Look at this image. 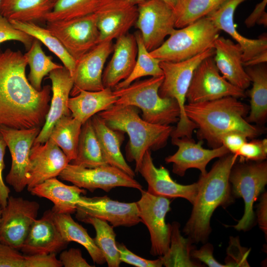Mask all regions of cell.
I'll list each match as a JSON object with an SVG mask.
<instances>
[{"instance_id": "1", "label": "cell", "mask_w": 267, "mask_h": 267, "mask_svg": "<svg viewBox=\"0 0 267 267\" xmlns=\"http://www.w3.org/2000/svg\"><path fill=\"white\" fill-rule=\"evenodd\" d=\"M27 65L21 51H0V126L42 128L45 123L51 87L36 89L26 76Z\"/></svg>"}, {"instance_id": "2", "label": "cell", "mask_w": 267, "mask_h": 267, "mask_svg": "<svg viewBox=\"0 0 267 267\" xmlns=\"http://www.w3.org/2000/svg\"><path fill=\"white\" fill-rule=\"evenodd\" d=\"M249 111L248 105L232 96L188 103L184 107L186 116L197 127V138L206 140L213 148L221 146L222 137L229 133H240L251 139L262 134L261 128L246 121Z\"/></svg>"}, {"instance_id": "3", "label": "cell", "mask_w": 267, "mask_h": 267, "mask_svg": "<svg viewBox=\"0 0 267 267\" xmlns=\"http://www.w3.org/2000/svg\"><path fill=\"white\" fill-rule=\"evenodd\" d=\"M237 159L235 155L229 153L220 157L209 172L200 176L191 214L182 230L193 243L207 242L212 231L210 221L215 210L234 201L229 177Z\"/></svg>"}, {"instance_id": "4", "label": "cell", "mask_w": 267, "mask_h": 267, "mask_svg": "<svg viewBox=\"0 0 267 267\" xmlns=\"http://www.w3.org/2000/svg\"><path fill=\"white\" fill-rule=\"evenodd\" d=\"M138 109L132 105L114 104L97 114L109 128L128 134L127 159L135 162L136 173L146 150H157L165 147L175 128L145 121L140 117Z\"/></svg>"}, {"instance_id": "5", "label": "cell", "mask_w": 267, "mask_h": 267, "mask_svg": "<svg viewBox=\"0 0 267 267\" xmlns=\"http://www.w3.org/2000/svg\"><path fill=\"white\" fill-rule=\"evenodd\" d=\"M164 76L136 80L127 87L114 89L118 97L114 104L132 105L142 112V118L154 124L170 125L178 123L180 109L177 100L159 94Z\"/></svg>"}, {"instance_id": "6", "label": "cell", "mask_w": 267, "mask_h": 267, "mask_svg": "<svg viewBox=\"0 0 267 267\" xmlns=\"http://www.w3.org/2000/svg\"><path fill=\"white\" fill-rule=\"evenodd\" d=\"M215 49L211 48L188 59L170 62L160 61V66L164 76L163 81L159 88V94L162 97L176 99L180 109L179 119L177 126L172 131L171 137L192 138L196 125L185 115L184 107L186 95L195 69L205 58L213 56Z\"/></svg>"}, {"instance_id": "7", "label": "cell", "mask_w": 267, "mask_h": 267, "mask_svg": "<svg viewBox=\"0 0 267 267\" xmlns=\"http://www.w3.org/2000/svg\"><path fill=\"white\" fill-rule=\"evenodd\" d=\"M219 30L207 17L181 28L174 29L158 48L149 51L160 61L178 62L214 48Z\"/></svg>"}, {"instance_id": "8", "label": "cell", "mask_w": 267, "mask_h": 267, "mask_svg": "<svg viewBox=\"0 0 267 267\" xmlns=\"http://www.w3.org/2000/svg\"><path fill=\"white\" fill-rule=\"evenodd\" d=\"M229 180L233 197L242 198L244 202L243 216L233 227L238 231H246L254 222V204L267 184V161L234 164Z\"/></svg>"}, {"instance_id": "9", "label": "cell", "mask_w": 267, "mask_h": 267, "mask_svg": "<svg viewBox=\"0 0 267 267\" xmlns=\"http://www.w3.org/2000/svg\"><path fill=\"white\" fill-rule=\"evenodd\" d=\"M46 28L77 61L99 43L95 13L66 20L47 21Z\"/></svg>"}, {"instance_id": "10", "label": "cell", "mask_w": 267, "mask_h": 267, "mask_svg": "<svg viewBox=\"0 0 267 267\" xmlns=\"http://www.w3.org/2000/svg\"><path fill=\"white\" fill-rule=\"evenodd\" d=\"M227 96L244 98L247 95L244 90L232 85L220 74L214 56L204 59L193 72L186 100L194 103Z\"/></svg>"}, {"instance_id": "11", "label": "cell", "mask_w": 267, "mask_h": 267, "mask_svg": "<svg viewBox=\"0 0 267 267\" xmlns=\"http://www.w3.org/2000/svg\"><path fill=\"white\" fill-rule=\"evenodd\" d=\"M136 5L138 16L134 26L151 51L160 46L175 29V13L161 0H143Z\"/></svg>"}, {"instance_id": "12", "label": "cell", "mask_w": 267, "mask_h": 267, "mask_svg": "<svg viewBox=\"0 0 267 267\" xmlns=\"http://www.w3.org/2000/svg\"><path fill=\"white\" fill-rule=\"evenodd\" d=\"M59 177L63 180L91 192L96 189L108 192L116 187L142 189V185L134 178L110 165L88 168L69 163Z\"/></svg>"}, {"instance_id": "13", "label": "cell", "mask_w": 267, "mask_h": 267, "mask_svg": "<svg viewBox=\"0 0 267 267\" xmlns=\"http://www.w3.org/2000/svg\"><path fill=\"white\" fill-rule=\"evenodd\" d=\"M140 192L141 198L136 202L141 222L150 233V254L162 256L168 252L170 245L172 226L166 223L165 218L171 209V201L142 189Z\"/></svg>"}, {"instance_id": "14", "label": "cell", "mask_w": 267, "mask_h": 267, "mask_svg": "<svg viewBox=\"0 0 267 267\" xmlns=\"http://www.w3.org/2000/svg\"><path fill=\"white\" fill-rule=\"evenodd\" d=\"M39 209L36 201L9 196L6 205L1 209L0 242L20 250Z\"/></svg>"}, {"instance_id": "15", "label": "cell", "mask_w": 267, "mask_h": 267, "mask_svg": "<svg viewBox=\"0 0 267 267\" xmlns=\"http://www.w3.org/2000/svg\"><path fill=\"white\" fill-rule=\"evenodd\" d=\"M76 217L82 221L93 217L110 222L113 227L132 226L141 222L136 202H121L107 196H81L76 206Z\"/></svg>"}, {"instance_id": "16", "label": "cell", "mask_w": 267, "mask_h": 267, "mask_svg": "<svg viewBox=\"0 0 267 267\" xmlns=\"http://www.w3.org/2000/svg\"><path fill=\"white\" fill-rule=\"evenodd\" d=\"M41 129L18 130L0 126V133L11 156V166L5 180L17 192L22 191L27 186L26 174L30 152Z\"/></svg>"}, {"instance_id": "17", "label": "cell", "mask_w": 267, "mask_h": 267, "mask_svg": "<svg viewBox=\"0 0 267 267\" xmlns=\"http://www.w3.org/2000/svg\"><path fill=\"white\" fill-rule=\"evenodd\" d=\"M69 163L66 155L50 139L44 143H33L26 174L28 190L59 176Z\"/></svg>"}, {"instance_id": "18", "label": "cell", "mask_w": 267, "mask_h": 267, "mask_svg": "<svg viewBox=\"0 0 267 267\" xmlns=\"http://www.w3.org/2000/svg\"><path fill=\"white\" fill-rule=\"evenodd\" d=\"M94 13L99 43L113 41L128 33L138 16L136 4L127 0H102Z\"/></svg>"}, {"instance_id": "19", "label": "cell", "mask_w": 267, "mask_h": 267, "mask_svg": "<svg viewBox=\"0 0 267 267\" xmlns=\"http://www.w3.org/2000/svg\"><path fill=\"white\" fill-rule=\"evenodd\" d=\"M113 46L112 41L101 42L76 61L72 96L81 90L99 91L105 88L102 83L104 66Z\"/></svg>"}, {"instance_id": "20", "label": "cell", "mask_w": 267, "mask_h": 267, "mask_svg": "<svg viewBox=\"0 0 267 267\" xmlns=\"http://www.w3.org/2000/svg\"><path fill=\"white\" fill-rule=\"evenodd\" d=\"M172 143L178 147V150L165 160L167 163H173V172L180 177L190 168L198 169L201 175H204L210 161L230 153L222 145L212 149H206L202 147L203 140L196 143L192 138L185 136L172 137Z\"/></svg>"}, {"instance_id": "21", "label": "cell", "mask_w": 267, "mask_h": 267, "mask_svg": "<svg viewBox=\"0 0 267 267\" xmlns=\"http://www.w3.org/2000/svg\"><path fill=\"white\" fill-rule=\"evenodd\" d=\"M138 173L146 181L148 193L168 199L182 198L193 203L198 189L197 181L188 185L175 181L166 168L163 166L155 167L150 150L145 152Z\"/></svg>"}, {"instance_id": "22", "label": "cell", "mask_w": 267, "mask_h": 267, "mask_svg": "<svg viewBox=\"0 0 267 267\" xmlns=\"http://www.w3.org/2000/svg\"><path fill=\"white\" fill-rule=\"evenodd\" d=\"M51 80L52 96L45 123L34 143H44L49 139L56 123L62 117L71 115L67 103L73 88L74 80L69 71L63 67L51 71L48 75Z\"/></svg>"}, {"instance_id": "23", "label": "cell", "mask_w": 267, "mask_h": 267, "mask_svg": "<svg viewBox=\"0 0 267 267\" xmlns=\"http://www.w3.org/2000/svg\"><path fill=\"white\" fill-rule=\"evenodd\" d=\"M247 0H226L208 17L220 31L228 34L240 46L243 63L259 53L267 50V38L262 35L257 39L247 38L236 29L234 22L235 11L238 5Z\"/></svg>"}, {"instance_id": "24", "label": "cell", "mask_w": 267, "mask_h": 267, "mask_svg": "<svg viewBox=\"0 0 267 267\" xmlns=\"http://www.w3.org/2000/svg\"><path fill=\"white\" fill-rule=\"evenodd\" d=\"M68 244L58 230L51 211L47 210L34 222L20 250L26 255L56 254Z\"/></svg>"}, {"instance_id": "25", "label": "cell", "mask_w": 267, "mask_h": 267, "mask_svg": "<svg viewBox=\"0 0 267 267\" xmlns=\"http://www.w3.org/2000/svg\"><path fill=\"white\" fill-rule=\"evenodd\" d=\"M214 59L222 77L240 89H248L251 82L243 66L240 46L230 39L219 36L214 43Z\"/></svg>"}, {"instance_id": "26", "label": "cell", "mask_w": 267, "mask_h": 267, "mask_svg": "<svg viewBox=\"0 0 267 267\" xmlns=\"http://www.w3.org/2000/svg\"><path fill=\"white\" fill-rule=\"evenodd\" d=\"M112 53L102 74L104 87L112 89L126 79L134 69L137 53L134 34L127 33L116 39Z\"/></svg>"}, {"instance_id": "27", "label": "cell", "mask_w": 267, "mask_h": 267, "mask_svg": "<svg viewBox=\"0 0 267 267\" xmlns=\"http://www.w3.org/2000/svg\"><path fill=\"white\" fill-rule=\"evenodd\" d=\"M32 195L46 198L53 203L51 211L56 213L73 214L81 196L87 191L75 185H68L56 178L47 179L30 191Z\"/></svg>"}, {"instance_id": "28", "label": "cell", "mask_w": 267, "mask_h": 267, "mask_svg": "<svg viewBox=\"0 0 267 267\" xmlns=\"http://www.w3.org/2000/svg\"><path fill=\"white\" fill-rule=\"evenodd\" d=\"M90 119L107 163L134 178L135 173L127 164L121 151V145L125 139V133L109 128L97 114Z\"/></svg>"}, {"instance_id": "29", "label": "cell", "mask_w": 267, "mask_h": 267, "mask_svg": "<svg viewBox=\"0 0 267 267\" xmlns=\"http://www.w3.org/2000/svg\"><path fill=\"white\" fill-rule=\"evenodd\" d=\"M117 99L109 88L99 91L81 90L69 98L67 105L72 116L83 124L94 115L110 108Z\"/></svg>"}, {"instance_id": "30", "label": "cell", "mask_w": 267, "mask_h": 267, "mask_svg": "<svg viewBox=\"0 0 267 267\" xmlns=\"http://www.w3.org/2000/svg\"><path fill=\"white\" fill-rule=\"evenodd\" d=\"M252 88L248 91L250 97L249 116L246 121L258 125L264 124L267 117V68L265 64L245 67Z\"/></svg>"}, {"instance_id": "31", "label": "cell", "mask_w": 267, "mask_h": 267, "mask_svg": "<svg viewBox=\"0 0 267 267\" xmlns=\"http://www.w3.org/2000/svg\"><path fill=\"white\" fill-rule=\"evenodd\" d=\"M50 211L52 219L66 242L68 243L72 241L76 242L84 246L94 263L103 265L106 262L93 239L89 235L86 229L72 219L71 214L56 213Z\"/></svg>"}, {"instance_id": "32", "label": "cell", "mask_w": 267, "mask_h": 267, "mask_svg": "<svg viewBox=\"0 0 267 267\" xmlns=\"http://www.w3.org/2000/svg\"><path fill=\"white\" fill-rule=\"evenodd\" d=\"M52 0H1L0 15L9 21L35 23L46 22Z\"/></svg>"}, {"instance_id": "33", "label": "cell", "mask_w": 267, "mask_h": 267, "mask_svg": "<svg viewBox=\"0 0 267 267\" xmlns=\"http://www.w3.org/2000/svg\"><path fill=\"white\" fill-rule=\"evenodd\" d=\"M90 118L82 124L76 157L70 162L88 168L108 165L103 157Z\"/></svg>"}, {"instance_id": "34", "label": "cell", "mask_w": 267, "mask_h": 267, "mask_svg": "<svg viewBox=\"0 0 267 267\" xmlns=\"http://www.w3.org/2000/svg\"><path fill=\"white\" fill-rule=\"evenodd\" d=\"M16 29L29 35L42 43L53 52L63 63L64 66L70 72L73 77L76 61L69 54L59 40L46 28L41 27L37 23L25 22L17 20L9 21Z\"/></svg>"}, {"instance_id": "35", "label": "cell", "mask_w": 267, "mask_h": 267, "mask_svg": "<svg viewBox=\"0 0 267 267\" xmlns=\"http://www.w3.org/2000/svg\"><path fill=\"white\" fill-rule=\"evenodd\" d=\"M170 245L168 252L160 256L163 265L171 267H202L198 261L193 260L191 252L194 249L192 242L189 238H184L180 233V224L174 222L171 224Z\"/></svg>"}, {"instance_id": "36", "label": "cell", "mask_w": 267, "mask_h": 267, "mask_svg": "<svg viewBox=\"0 0 267 267\" xmlns=\"http://www.w3.org/2000/svg\"><path fill=\"white\" fill-rule=\"evenodd\" d=\"M82 124L72 115L63 116L54 125L49 137L62 150L70 163L76 157Z\"/></svg>"}, {"instance_id": "37", "label": "cell", "mask_w": 267, "mask_h": 267, "mask_svg": "<svg viewBox=\"0 0 267 267\" xmlns=\"http://www.w3.org/2000/svg\"><path fill=\"white\" fill-rule=\"evenodd\" d=\"M82 222L91 224L96 231L94 242L102 252L109 267H118L121 261L115 240L113 226L107 222L93 217H87Z\"/></svg>"}, {"instance_id": "38", "label": "cell", "mask_w": 267, "mask_h": 267, "mask_svg": "<svg viewBox=\"0 0 267 267\" xmlns=\"http://www.w3.org/2000/svg\"><path fill=\"white\" fill-rule=\"evenodd\" d=\"M24 55L30 69L28 80L37 90L42 89V83L44 76L51 71L63 67L53 62L51 56L45 54L40 42L35 38Z\"/></svg>"}, {"instance_id": "39", "label": "cell", "mask_w": 267, "mask_h": 267, "mask_svg": "<svg viewBox=\"0 0 267 267\" xmlns=\"http://www.w3.org/2000/svg\"><path fill=\"white\" fill-rule=\"evenodd\" d=\"M135 37L137 53L134 69L130 76L118 84L113 89H119L127 87L134 81L144 76H159L163 75L160 66V61L152 57L146 49L143 42L140 32L136 31Z\"/></svg>"}, {"instance_id": "40", "label": "cell", "mask_w": 267, "mask_h": 267, "mask_svg": "<svg viewBox=\"0 0 267 267\" xmlns=\"http://www.w3.org/2000/svg\"><path fill=\"white\" fill-rule=\"evenodd\" d=\"M102 0H52L46 22L66 20L94 13Z\"/></svg>"}, {"instance_id": "41", "label": "cell", "mask_w": 267, "mask_h": 267, "mask_svg": "<svg viewBox=\"0 0 267 267\" xmlns=\"http://www.w3.org/2000/svg\"><path fill=\"white\" fill-rule=\"evenodd\" d=\"M226 0H179L175 10V28L185 27L206 17Z\"/></svg>"}, {"instance_id": "42", "label": "cell", "mask_w": 267, "mask_h": 267, "mask_svg": "<svg viewBox=\"0 0 267 267\" xmlns=\"http://www.w3.org/2000/svg\"><path fill=\"white\" fill-rule=\"evenodd\" d=\"M239 162L265 161L267 157V139H255L246 142L234 154Z\"/></svg>"}, {"instance_id": "43", "label": "cell", "mask_w": 267, "mask_h": 267, "mask_svg": "<svg viewBox=\"0 0 267 267\" xmlns=\"http://www.w3.org/2000/svg\"><path fill=\"white\" fill-rule=\"evenodd\" d=\"M250 251V249L240 245L238 236L230 237L224 265L226 267H250L247 262Z\"/></svg>"}, {"instance_id": "44", "label": "cell", "mask_w": 267, "mask_h": 267, "mask_svg": "<svg viewBox=\"0 0 267 267\" xmlns=\"http://www.w3.org/2000/svg\"><path fill=\"white\" fill-rule=\"evenodd\" d=\"M34 40L29 35L15 28L7 18L0 15V44L8 41H17L28 50Z\"/></svg>"}, {"instance_id": "45", "label": "cell", "mask_w": 267, "mask_h": 267, "mask_svg": "<svg viewBox=\"0 0 267 267\" xmlns=\"http://www.w3.org/2000/svg\"><path fill=\"white\" fill-rule=\"evenodd\" d=\"M117 246L121 262L137 267H161L163 266L161 257L154 260H147L134 254L123 243H117Z\"/></svg>"}, {"instance_id": "46", "label": "cell", "mask_w": 267, "mask_h": 267, "mask_svg": "<svg viewBox=\"0 0 267 267\" xmlns=\"http://www.w3.org/2000/svg\"><path fill=\"white\" fill-rule=\"evenodd\" d=\"M25 255L0 242V267H24Z\"/></svg>"}, {"instance_id": "47", "label": "cell", "mask_w": 267, "mask_h": 267, "mask_svg": "<svg viewBox=\"0 0 267 267\" xmlns=\"http://www.w3.org/2000/svg\"><path fill=\"white\" fill-rule=\"evenodd\" d=\"M62 264L56 254L25 255L24 267H61Z\"/></svg>"}, {"instance_id": "48", "label": "cell", "mask_w": 267, "mask_h": 267, "mask_svg": "<svg viewBox=\"0 0 267 267\" xmlns=\"http://www.w3.org/2000/svg\"><path fill=\"white\" fill-rule=\"evenodd\" d=\"M199 249H193L191 252L193 259L201 262L210 267H226L219 263L213 256L214 247L209 243H205Z\"/></svg>"}, {"instance_id": "49", "label": "cell", "mask_w": 267, "mask_h": 267, "mask_svg": "<svg viewBox=\"0 0 267 267\" xmlns=\"http://www.w3.org/2000/svg\"><path fill=\"white\" fill-rule=\"evenodd\" d=\"M59 260L65 267H91L83 257L81 251L78 248H70L62 252Z\"/></svg>"}, {"instance_id": "50", "label": "cell", "mask_w": 267, "mask_h": 267, "mask_svg": "<svg viewBox=\"0 0 267 267\" xmlns=\"http://www.w3.org/2000/svg\"><path fill=\"white\" fill-rule=\"evenodd\" d=\"M6 143L0 133V204L1 209L5 207L10 190L5 184L3 178V171L5 168L4 156L5 153Z\"/></svg>"}, {"instance_id": "51", "label": "cell", "mask_w": 267, "mask_h": 267, "mask_svg": "<svg viewBox=\"0 0 267 267\" xmlns=\"http://www.w3.org/2000/svg\"><path fill=\"white\" fill-rule=\"evenodd\" d=\"M267 3V0H263L256 5L253 11L245 20V24L247 27H253L256 24L267 26V14L265 11Z\"/></svg>"}, {"instance_id": "52", "label": "cell", "mask_w": 267, "mask_h": 267, "mask_svg": "<svg viewBox=\"0 0 267 267\" xmlns=\"http://www.w3.org/2000/svg\"><path fill=\"white\" fill-rule=\"evenodd\" d=\"M247 141V138L245 135L236 132L226 134L221 138L222 145L234 154Z\"/></svg>"}, {"instance_id": "53", "label": "cell", "mask_w": 267, "mask_h": 267, "mask_svg": "<svg viewBox=\"0 0 267 267\" xmlns=\"http://www.w3.org/2000/svg\"><path fill=\"white\" fill-rule=\"evenodd\" d=\"M257 221L261 229L267 234V193L265 192L260 199L257 209Z\"/></svg>"}, {"instance_id": "54", "label": "cell", "mask_w": 267, "mask_h": 267, "mask_svg": "<svg viewBox=\"0 0 267 267\" xmlns=\"http://www.w3.org/2000/svg\"><path fill=\"white\" fill-rule=\"evenodd\" d=\"M267 61V50L256 55L248 61L243 63L244 67L265 64Z\"/></svg>"}, {"instance_id": "55", "label": "cell", "mask_w": 267, "mask_h": 267, "mask_svg": "<svg viewBox=\"0 0 267 267\" xmlns=\"http://www.w3.org/2000/svg\"><path fill=\"white\" fill-rule=\"evenodd\" d=\"M128 1L134 4H137L138 2L140 1L143 0H127ZM167 4H168L169 6H170L174 10V11L175 9H176L178 2L179 0H161Z\"/></svg>"}, {"instance_id": "56", "label": "cell", "mask_w": 267, "mask_h": 267, "mask_svg": "<svg viewBox=\"0 0 267 267\" xmlns=\"http://www.w3.org/2000/svg\"><path fill=\"white\" fill-rule=\"evenodd\" d=\"M1 207L0 204V219H1Z\"/></svg>"}, {"instance_id": "57", "label": "cell", "mask_w": 267, "mask_h": 267, "mask_svg": "<svg viewBox=\"0 0 267 267\" xmlns=\"http://www.w3.org/2000/svg\"><path fill=\"white\" fill-rule=\"evenodd\" d=\"M1 0H0V2H1Z\"/></svg>"}]
</instances>
